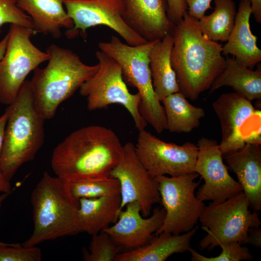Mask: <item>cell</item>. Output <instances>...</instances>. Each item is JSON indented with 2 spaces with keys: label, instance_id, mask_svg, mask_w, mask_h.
<instances>
[{
  "label": "cell",
  "instance_id": "27",
  "mask_svg": "<svg viewBox=\"0 0 261 261\" xmlns=\"http://www.w3.org/2000/svg\"><path fill=\"white\" fill-rule=\"evenodd\" d=\"M69 185L73 196L77 200L120 194L118 181L110 176L78 180L69 182Z\"/></svg>",
  "mask_w": 261,
  "mask_h": 261
},
{
  "label": "cell",
  "instance_id": "31",
  "mask_svg": "<svg viewBox=\"0 0 261 261\" xmlns=\"http://www.w3.org/2000/svg\"><path fill=\"white\" fill-rule=\"evenodd\" d=\"M42 251L35 246H24L20 244L0 246V261H41Z\"/></svg>",
  "mask_w": 261,
  "mask_h": 261
},
{
  "label": "cell",
  "instance_id": "4",
  "mask_svg": "<svg viewBox=\"0 0 261 261\" xmlns=\"http://www.w3.org/2000/svg\"><path fill=\"white\" fill-rule=\"evenodd\" d=\"M30 202L34 228L22 246H35L81 232L79 202L73 196L69 182L45 172L31 193Z\"/></svg>",
  "mask_w": 261,
  "mask_h": 261
},
{
  "label": "cell",
  "instance_id": "30",
  "mask_svg": "<svg viewBox=\"0 0 261 261\" xmlns=\"http://www.w3.org/2000/svg\"><path fill=\"white\" fill-rule=\"evenodd\" d=\"M9 23L34 29L31 17L17 5V0H0V28Z\"/></svg>",
  "mask_w": 261,
  "mask_h": 261
},
{
  "label": "cell",
  "instance_id": "23",
  "mask_svg": "<svg viewBox=\"0 0 261 261\" xmlns=\"http://www.w3.org/2000/svg\"><path fill=\"white\" fill-rule=\"evenodd\" d=\"M78 220L81 232L96 234L114 223L121 204L120 195L79 199Z\"/></svg>",
  "mask_w": 261,
  "mask_h": 261
},
{
  "label": "cell",
  "instance_id": "17",
  "mask_svg": "<svg viewBox=\"0 0 261 261\" xmlns=\"http://www.w3.org/2000/svg\"><path fill=\"white\" fill-rule=\"evenodd\" d=\"M125 23L147 42L172 34L175 26L167 15L166 0H122Z\"/></svg>",
  "mask_w": 261,
  "mask_h": 261
},
{
  "label": "cell",
  "instance_id": "33",
  "mask_svg": "<svg viewBox=\"0 0 261 261\" xmlns=\"http://www.w3.org/2000/svg\"><path fill=\"white\" fill-rule=\"evenodd\" d=\"M188 7L187 12L189 15L200 19L205 12L211 8L210 3L212 0H185Z\"/></svg>",
  "mask_w": 261,
  "mask_h": 261
},
{
  "label": "cell",
  "instance_id": "24",
  "mask_svg": "<svg viewBox=\"0 0 261 261\" xmlns=\"http://www.w3.org/2000/svg\"><path fill=\"white\" fill-rule=\"evenodd\" d=\"M225 68L210 88V93L223 87H232L251 101L261 99V66L253 71L239 63L234 57L226 56Z\"/></svg>",
  "mask_w": 261,
  "mask_h": 261
},
{
  "label": "cell",
  "instance_id": "32",
  "mask_svg": "<svg viewBox=\"0 0 261 261\" xmlns=\"http://www.w3.org/2000/svg\"><path fill=\"white\" fill-rule=\"evenodd\" d=\"M167 15L170 21L175 26L183 18L188 7L185 0H166Z\"/></svg>",
  "mask_w": 261,
  "mask_h": 261
},
{
  "label": "cell",
  "instance_id": "34",
  "mask_svg": "<svg viewBox=\"0 0 261 261\" xmlns=\"http://www.w3.org/2000/svg\"><path fill=\"white\" fill-rule=\"evenodd\" d=\"M247 244L260 248L261 246V230L259 227L250 228L248 232Z\"/></svg>",
  "mask_w": 261,
  "mask_h": 261
},
{
  "label": "cell",
  "instance_id": "29",
  "mask_svg": "<svg viewBox=\"0 0 261 261\" xmlns=\"http://www.w3.org/2000/svg\"><path fill=\"white\" fill-rule=\"evenodd\" d=\"M222 249L221 253L218 256L205 257L191 247L188 250L192 261H240L251 260L253 256L249 249L236 242H225L218 244Z\"/></svg>",
  "mask_w": 261,
  "mask_h": 261
},
{
  "label": "cell",
  "instance_id": "7",
  "mask_svg": "<svg viewBox=\"0 0 261 261\" xmlns=\"http://www.w3.org/2000/svg\"><path fill=\"white\" fill-rule=\"evenodd\" d=\"M199 220L207 232L199 243L200 250H212L225 242L247 244L249 229L261 224L257 212L249 209L243 191L223 202L205 205Z\"/></svg>",
  "mask_w": 261,
  "mask_h": 261
},
{
  "label": "cell",
  "instance_id": "19",
  "mask_svg": "<svg viewBox=\"0 0 261 261\" xmlns=\"http://www.w3.org/2000/svg\"><path fill=\"white\" fill-rule=\"evenodd\" d=\"M252 14L249 0H241L234 27L222 47V53L231 55L241 64L251 69L261 61V50L257 46V37L252 34L249 19Z\"/></svg>",
  "mask_w": 261,
  "mask_h": 261
},
{
  "label": "cell",
  "instance_id": "5",
  "mask_svg": "<svg viewBox=\"0 0 261 261\" xmlns=\"http://www.w3.org/2000/svg\"><path fill=\"white\" fill-rule=\"evenodd\" d=\"M7 108L9 116L0 166L11 180L23 164L34 160L42 146L44 119L35 107L30 80H26L15 100Z\"/></svg>",
  "mask_w": 261,
  "mask_h": 261
},
{
  "label": "cell",
  "instance_id": "16",
  "mask_svg": "<svg viewBox=\"0 0 261 261\" xmlns=\"http://www.w3.org/2000/svg\"><path fill=\"white\" fill-rule=\"evenodd\" d=\"M165 216L164 208L157 207L150 216L145 217L139 203L133 202L119 212L113 225L102 231L122 249H133L149 243L162 224Z\"/></svg>",
  "mask_w": 261,
  "mask_h": 261
},
{
  "label": "cell",
  "instance_id": "1",
  "mask_svg": "<svg viewBox=\"0 0 261 261\" xmlns=\"http://www.w3.org/2000/svg\"><path fill=\"white\" fill-rule=\"evenodd\" d=\"M123 145L111 129L90 125L76 130L54 148L52 168L69 182L110 176L119 162Z\"/></svg>",
  "mask_w": 261,
  "mask_h": 261
},
{
  "label": "cell",
  "instance_id": "3",
  "mask_svg": "<svg viewBox=\"0 0 261 261\" xmlns=\"http://www.w3.org/2000/svg\"><path fill=\"white\" fill-rule=\"evenodd\" d=\"M47 65L36 68L30 80L35 107L44 119L55 116L58 106L71 97L98 71L99 66L88 65L72 50L52 44L45 51Z\"/></svg>",
  "mask_w": 261,
  "mask_h": 261
},
{
  "label": "cell",
  "instance_id": "28",
  "mask_svg": "<svg viewBox=\"0 0 261 261\" xmlns=\"http://www.w3.org/2000/svg\"><path fill=\"white\" fill-rule=\"evenodd\" d=\"M122 250L108 233L102 231L92 235L88 250L83 251V260L86 261H115Z\"/></svg>",
  "mask_w": 261,
  "mask_h": 261
},
{
  "label": "cell",
  "instance_id": "35",
  "mask_svg": "<svg viewBox=\"0 0 261 261\" xmlns=\"http://www.w3.org/2000/svg\"><path fill=\"white\" fill-rule=\"evenodd\" d=\"M8 116L9 110L8 108H6L4 113L0 116V157L3 149L5 129Z\"/></svg>",
  "mask_w": 261,
  "mask_h": 261
},
{
  "label": "cell",
  "instance_id": "25",
  "mask_svg": "<svg viewBox=\"0 0 261 261\" xmlns=\"http://www.w3.org/2000/svg\"><path fill=\"white\" fill-rule=\"evenodd\" d=\"M166 120V129L171 132L188 133L197 128L205 116L201 107L190 104L178 91L169 95L161 101Z\"/></svg>",
  "mask_w": 261,
  "mask_h": 261
},
{
  "label": "cell",
  "instance_id": "38",
  "mask_svg": "<svg viewBox=\"0 0 261 261\" xmlns=\"http://www.w3.org/2000/svg\"><path fill=\"white\" fill-rule=\"evenodd\" d=\"M8 40V34L7 33L0 42V60L3 57L6 49Z\"/></svg>",
  "mask_w": 261,
  "mask_h": 261
},
{
  "label": "cell",
  "instance_id": "15",
  "mask_svg": "<svg viewBox=\"0 0 261 261\" xmlns=\"http://www.w3.org/2000/svg\"><path fill=\"white\" fill-rule=\"evenodd\" d=\"M212 106L220 124L222 139L219 146L223 156L241 149L246 145L244 126L261 111L236 92L221 94Z\"/></svg>",
  "mask_w": 261,
  "mask_h": 261
},
{
  "label": "cell",
  "instance_id": "12",
  "mask_svg": "<svg viewBox=\"0 0 261 261\" xmlns=\"http://www.w3.org/2000/svg\"><path fill=\"white\" fill-rule=\"evenodd\" d=\"M66 12L73 23L67 30V37L86 33L90 27L105 26L118 33L130 45L147 43L125 23L123 18L122 0H64Z\"/></svg>",
  "mask_w": 261,
  "mask_h": 261
},
{
  "label": "cell",
  "instance_id": "6",
  "mask_svg": "<svg viewBox=\"0 0 261 261\" xmlns=\"http://www.w3.org/2000/svg\"><path fill=\"white\" fill-rule=\"evenodd\" d=\"M155 42L130 45L113 36L110 41L100 42L98 46L120 65L125 82L135 87L140 96L143 117L157 133H161L166 129V120L163 106L154 90L149 60Z\"/></svg>",
  "mask_w": 261,
  "mask_h": 261
},
{
  "label": "cell",
  "instance_id": "22",
  "mask_svg": "<svg viewBox=\"0 0 261 261\" xmlns=\"http://www.w3.org/2000/svg\"><path fill=\"white\" fill-rule=\"evenodd\" d=\"M173 44V35L168 34L155 42L149 54L153 87L160 102L169 95L179 91L171 60Z\"/></svg>",
  "mask_w": 261,
  "mask_h": 261
},
{
  "label": "cell",
  "instance_id": "39",
  "mask_svg": "<svg viewBox=\"0 0 261 261\" xmlns=\"http://www.w3.org/2000/svg\"><path fill=\"white\" fill-rule=\"evenodd\" d=\"M8 194L6 193H2L0 195V208L2 205V203L4 201V200L7 198L8 196ZM11 244H8V243H5L2 242L0 241V246H3V245H10Z\"/></svg>",
  "mask_w": 261,
  "mask_h": 261
},
{
  "label": "cell",
  "instance_id": "14",
  "mask_svg": "<svg viewBox=\"0 0 261 261\" xmlns=\"http://www.w3.org/2000/svg\"><path fill=\"white\" fill-rule=\"evenodd\" d=\"M196 145L198 153L194 172L204 180L196 194L199 200L221 202L243 191L239 182L228 173L216 141L202 137Z\"/></svg>",
  "mask_w": 261,
  "mask_h": 261
},
{
  "label": "cell",
  "instance_id": "20",
  "mask_svg": "<svg viewBox=\"0 0 261 261\" xmlns=\"http://www.w3.org/2000/svg\"><path fill=\"white\" fill-rule=\"evenodd\" d=\"M64 0H17V5L31 18L34 29L58 39L62 28L67 30L73 23L64 9Z\"/></svg>",
  "mask_w": 261,
  "mask_h": 261
},
{
  "label": "cell",
  "instance_id": "8",
  "mask_svg": "<svg viewBox=\"0 0 261 261\" xmlns=\"http://www.w3.org/2000/svg\"><path fill=\"white\" fill-rule=\"evenodd\" d=\"M95 55L99 69L79 89L80 95L86 98L87 109L94 111L113 104H120L131 116L135 128L139 131L145 130L148 124L140 111V96L138 92H130L120 65L100 50Z\"/></svg>",
  "mask_w": 261,
  "mask_h": 261
},
{
  "label": "cell",
  "instance_id": "10",
  "mask_svg": "<svg viewBox=\"0 0 261 261\" xmlns=\"http://www.w3.org/2000/svg\"><path fill=\"white\" fill-rule=\"evenodd\" d=\"M33 29L10 25L5 52L0 60V103L10 105L15 100L28 75L49 56L37 47L31 37Z\"/></svg>",
  "mask_w": 261,
  "mask_h": 261
},
{
  "label": "cell",
  "instance_id": "18",
  "mask_svg": "<svg viewBox=\"0 0 261 261\" xmlns=\"http://www.w3.org/2000/svg\"><path fill=\"white\" fill-rule=\"evenodd\" d=\"M231 170L238 182L252 211L261 210V144H246L241 149L225 156Z\"/></svg>",
  "mask_w": 261,
  "mask_h": 261
},
{
  "label": "cell",
  "instance_id": "21",
  "mask_svg": "<svg viewBox=\"0 0 261 261\" xmlns=\"http://www.w3.org/2000/svg\"><path fill=\"white\" fill-rule=\"evenodd\" d=\"M196 230L194 227L179 234L162 232L153 236L145 245L120 252L115 261H164L174 254L188 251Z\"/></svg>",
  "mask_w": 261,
  "mask_h": 261
},
{
  "label": "cell",
  "instance_id": "2",
  "mask_svg": "<svg viewBox=\"0 0 261 261\" xmlns=\"http://www.w3.org/2000/svg\"><path fill=\"white\" fill-rule=\"evenodd\" d=\"M197 20L187 11L172 33V66L179 92L191 101L210 89L226 63L223 46L203 34Z\"/></svg>",
  "mask_w": 261,
  "mask_h": 261
},
{
  "label": "cell",
  "instance_id": "11",
  "mask_svg": "<svg viewBox=\"0 0 261 261\" xmlns=\"http://www.w3.org/2000/svg\"><path fill=\"white\" fill-rule=\"evenodd\" d=\"M134 145L139 159L153 178L195 172L198 147L192 143L182 145L168 143L144 130L139 131Z\"/></svg>",
  "mask_w": 261,
  "mask_h": 261
},
{
  "label": "cell",
  "instance_id": "13",
  "mask_svg": "<svg viewBox=\"0 0 261 261\" xmlns=\"http://www.w3.org/2000/svg\"><path fill=\"white\" fill-rule=\"evenodd\" d=\"M110 176L116 178L120 185V211L129 203L137 202L145 217L149 216L153 205L160 203L157 184L139 159L135 145L131 142L123 145L122 155Z\"/></svg>",
  "mask_w": 261,
  "mask_h": 261
},
{
  "label": "cell",
  "instance_id": "26",
  "mask_svg": "<svg viewBox=\"0 0 261 261\" xmlns=\"http://www.w3.org/2000/svg\"><path fill=\"white\" fill-rule=\"evenodd\" d=\"M215 9L208 15L197 20L203 34L212 41H227L234 27L236 7L233 0H214Z\"/></svg>",
  "mask_w": 261,
  "mask_h": 261
},
{
  "label": "cell",
  "instance_id": "37",
  "mask_svg": "<svg viewBox=\"0 0 261 261\" xmlns=\"http://www.w3.org/2000/svg\"><path fill=\"white\" fill-rule=\"evenodd\" d=\"M10 192V180L5 176L0 166V193L9 194Z\"/></svg>",
  "mask_w": 261,
  "mask_h": 261
},
{
  "label": "cell",
  "instance_id": "36",
  "mask_svg": "<svg viewBox=\"0 0 261 261\" xmlns=\"http://www.w3.org/2000/svg\"><path fill=\"white\" fill-rule=\"evenodd\" d=\"M251 3L252 14L256 21L261 23V0H249Z\"/></svg>",
  "mask_w": 261,
  "mask_h": 261
},
{
  "label": "cell",
  "instance_id": "9",
  "mask_svg": "<svg viewBox=\"0 0 261 261\" xmlns=\"http://www.w3.org/2000/svg\"><path fill=\"white\" fill-rule=\"evenodd\" d=\"M193 172L178 176L160 175L154 177L165 218L155 235L162 232L179 234L195 227L205 205L195 192L200 184Z\"/></svg>",
  "mask_w": 261,
  "mask_h": 261
}]
</instances>
